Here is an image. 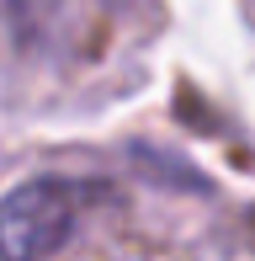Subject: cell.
<instances>
[{
	"label": "cell",
	"instance_id": "obj_1",
	"mask_svg": "<svg viewBox=\"0 0 255 261\" xmlns=\"http://www.w3.org/2000/svg\"><path fill=\"white\" fill-rule=\"evenodd\" d=\"M101 187L69 181V176H38L0 197V261H43L69 240L75 219L85 213Z\"/></svg>",
	"mask_w": 255,
	"mask_h": 261
}]
</instances>
